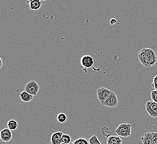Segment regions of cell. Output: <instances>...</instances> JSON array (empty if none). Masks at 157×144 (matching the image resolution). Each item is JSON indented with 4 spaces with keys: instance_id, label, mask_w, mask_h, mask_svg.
<instances>
[{
    "instance_id": "obj_1",
    "label": "cell",
    "mask_w": 157,
    "mask_h": 144,
    "mask_svg": "<svg viewBox=\"0 0 157 144\" xmlns=\"http://www.w3.org/2000/svg\"><path fill=\"white\" fill-rule=\"evenodd\" d=\"M138 59L142 65L146 68H151L157 62V55L151 48H143L139 52Z\"/></svg>"
},
{
    "instance_id": "obj_2",
    "label": "cell",
    "mask_w": 157,
    "mask_h": 144,
    "mask_svg": "<svg viewBox=\"0 0 157 144\" xmlns=\"http://www.w3.org/2000/svg\"><path fill=\"white\" fill-rule=\"evenodd\" d=\"M115 134L121 138H128L132 135V125L130 124L122 123L115 129Z\"/></svg>"
},
{
    "instance_id": "obj_3",
    "label": "cell",
    "mask_w": 157,
    "mask_h": 144,
    "mask_svg": "<svg viewBox=\"0 0 157 144\" xmlns=\"http://www.w3.org/2000/svg\"><path fill=\"white\" fill-rule=\"evenodd\" d=\"M39 90V85L35 81H29L25 86V90L33 96L37 95Z\"/></svg>"
},
{
    "instance_id": "obj_4",
    "label": "cell",
    "mask_w": 157,
    "mask_h": 144,
    "mask_svg": "<svg viewBox=\"0 0 157 144\" xmlns=\"http://www.w3.org/2000/svg\"><path fill=\"white\" fill-rule=\"evenodd\" d=\"M112 92V90L104 87L100 88L97 90V98L101 104L108 98Z\"/></svg>"
},
{
    "instance_id": "obj_5",
    "label": "cell",
    "mask_w": 157,
    "mask_h": 144,
    "mask_svg": "<svg viewBox=\"0 0 157 144\" xmlns=\"http://www.w3.org/2000/svg\"><path fill=\"white\" fill-rule=\"evenodd\" d=\"M145 109L151 117L157 118V103L153 100L148 101L145 104Z\"/></svg>"
},
{
    "instance_id": "obj_6",
    "label": "cell",
    "mask_w": 157,
    "mask_h": 144,
    "mask_svg": "<svg viewBox=\"0 0 157 144\" xmlns=\"http://www.w3.org/2000/svg\"><path fill=\"white\" fill-rule=\"evenodd\" d=\"M101 105L108 108H113L117 107L118 105V99L116 94L113 91H112V93L108 97V98Z\"/></svg>"
},
{
    "instance_id": "obj_7",
    "label": "cell",
    "mask_w": 157,
    "mask_h": 144,
    "mask_svg": "<svg viewBox=\"0 0 157 144\" xmlns=\"http://www.w3.org/2000/svg\"><path fill=\"white\" fill-rule=\"evenodd\" d=\"M80 63L82 66L85 69L90 68L94 66V58L89 55L83 56L80 59Z\"/></svg>"
},
{
    "instance_id": "obj_8",
    "label": "cell",
    "mask_w": 157,
    "mask_h": 144,
    "mask_svg": "<svg viewBox=\"0 0 157 144\" xmlns=\"http://www.w3.org/2000/svg\"><path fill=\"white\" fill-rule=\"evenodd\" d=\"M0 138L3 142H7L11 140L12 138V133L11 130L9 128L2 129L0 132Z\"/></svg>"
},
{
    "instance_id": "obj_9",
    "label": "cell",
    "mask_w": 157,
    "mask_h": 144,
    "mask_svg": "<svg viewBox=\"0 0 157 144\" xmlns=\"http://www.w3.org/2000/svg\"><path fill=\"white\" fill-rule=\"evenodd\" d=\"M63 135L62 131H57L53 133L51 137V143L52 144H61V138Z\"/></svg>"
},
{
    "instance_id": "obj_10",
    "label": "cell",
    "mask_w": 157,
    "mask_h": 144,
    "mask_svg": "<svg viewBox=\"0 0 157 144\" xmlns=\"http://www.w3.org/2000/svg\"><path fill=\"white\" fill-rule=\"evenodd\" d=\"M19 96L21 100L25 103H29L32 101L33 99V96L27 93L25 90L22 92L21 93L19 94Z\"/></svg>"
},
{
    "instance_id": "obj_11",
    "label": "cell",
    "mask_w": 157,
    "mask_h": 144,
    "mask_svg": "<svg viewBox=\"0 0 157 144\" xmlns=\"http://www.w3.org/2000/svg\"><path fill=\"white\" fill-rule=\"evenodd\" d=\"M122 142L121 139L118 135H111L106 140L107 144H122Z\"/></svg>"
},
{
    "instance_id": "obj_12",
    "label": "cell",
    "mask_w": 157,
    "mask_h": 144,
    "mask_svg": "<svg viewBox=\"0 0 157 144\" xmlns=\"http://www.w3.org/2000/svg\"><path fill=\"white\" fill-rule=\"evenodd\" d=\"M143 144H153L152 139V132H147L141 138Z\"/></svg>"
},
{
    "instance_id": "obj_13",
    "label": "cell",
    "mask_w": 157,
    "mask_h": 144,
    "mask_svg": "<svg viewBox=\"0 0 157 144\" xmlns=\"http://www.w3.org/2000/svg\"><path fill=\"white\" fill-rule=\"evenodd\" d=\"M29 3V7L33 11H37L42 6V2L40 0H36L31 2Z\"/></svg>"
},
{
    "instance_id": "obj_14",
    "label": "cell",
    "mask_w": 157,
    "mask_h": 144,
    "mask_svg": "<svg viewBox=\"0 0 157 144\" xmlns=\"http://www.w3.org/2000/svg\"><path fill=\"white\" fill-rule=\"evenodd\" d=\"M17 127L18 123L16 120L11 119L7 122V128H9L11 131L15 130L17 128Z\"/></svg>"
},
{
    "instance_id": "obj_15",
    "label": "cell",
    "mask_w": 157,
    "mask_h": 144,
    "mask_svg": "<svg viewBox=\"0 0 157 144\" xmlns=\"http://www.w3.org/2000/svg\"><path fill=\"white\" fill-rule=\"evenodd\" d=\"M67 115L64 113H59L57 116V120L58 122L60 123H64L67 120Z\"/></svg>"
},
{
    "instance_id": "obj_16",
    "label": "cell",
    "mask_w": 157,
    "mask_h": 144,
    "mask_svg": "<svg viewBox=\"0 0 157 144\" xmlns=\"http://www.w3.org/2000/svg\"><path fill=\"white\" fill-rule=\"evenodd\" d=\"M61 140L62 143L69 144L71 141V137L70 136V135H68V134H63Z\"/></svg>"
},
{
    "instance_id": "obj_17",
    "label": "cell",
    "mask_w": 157,
    "mask_h": 144,
    "mask_svg": "<svg viewBox=\"0 0 157 144\" xmlns=\"http://www.w3.org/2000/svg\"><path fill=\"white\" fill-rule=\"evenodd\" d=\"M89 144H101L97 135H93L89 140Z\"/></svg>"
},
{
    "instance_id": "obj_18",
    "label": "cell",
    "mask_w": 157,
    "mask_h": 144,
    "mask_svg": "<svg viewBox=\"0 0 157 144\" xmlns=\"http://www.w3.org/2000/svg\"><path fill=\"white\" fill-rule=\"evenodd\" d=\"M72 144H89V141L85 138H79L73 141Z\"/></svg>"
},
{
    "instance_id": "obj_19",
    "label": "cell",
    "mask_w": 157,
    "mask_h": 144,
    "mask_svg": "<svg viewBox=\"0 0 157 144\" xmlns=\"http://www.w3.org/2000/svg\"><path fill=\"white\" fill-rule=\"evenodd\" d=\"M101 133L103 136L105 137H109L110 136H111V132L110 131L109 129L106 128V127H104L101 129Z\"/></svg>"
},
{
    "instance_id": "obj_20",
    "label": "cell",
    "mask_w": 157,
    "mask_h": 144,
    "mask_svg": "<svg viewBox=\"0 0 157 144\" xmlns=\"http://www.w3.org/2000/svg\"><path fill=\"white\" fill-rule=\"evenodd\" d=\"M151 100L157 103V90L151 91Z\"/></svg>"
},
{
    "instance_id": "obj_21",
    "label": "cell",
    "mask_w": 157,
    "mask_h": 144,
    "mask_svg": "<svg viewBox=\"0 0 157 144\" xmlns=\"http://www.w3.org/2000/svg\"><path fill=\"white\" fill-rule=\"evenodd\" d=\"M151 87L154 88L155 90H157V75L154 77L151 84Z\"/></svg>"
},
{
    "instance_id": "obj_22",
    "label": "cell",
    "mask_w": 157,
    "mask_h": 144,
    "mask_svg": "<svg viewBox=\"0 0 157 144\" xmlns=\"http://www.w3.org/2000/svg\"><path fill=\"white\" fill-rule=\"evenodd\" d=\"M152 139L153 144H157V132H152Z\"/></svg>"
},
{
    "instance_id": "obj_23",
    "label": "cell",
    "mask_w": 157,
    "mask_h": 144,
    "mask_svg": "<svg viewBox=\"0 0 157 144\" xmlns=\"http://www.w3.org/2000/svg\"><path fill=\"white\" fill-rule=\"evenodd\" d=\"M117 22V21L116 20V19H115V18H112V19L110 20V24H112V25H114Z\"/></svg>"
},
{
    "instance_id": "obj_24",
    "label": "cell",
    "mask_w": 157,
    "mask_h": 144,
    "mask_svg": "<svg viewBox=\"0 0 157 144\" xmlns=\"http://www.w3.org/2000/svg\"><path fill=\"white\" fill-rule=\"evenodd\" d=\"M36 1V0H28L27 2H28V3H30V2H32V1Z\"/></svg>"
},
{
    "instance_id": "obj_25",
    "label": "cell",
    "mask_w": 157,
    "mask_h": 144,
    "mask_svg": "<svg viewBox=\"0 0 157 144\" xmlns=\"http://www.w3.org/2000/svg\"><path fill=\"white\" fill-rule=\"evenodd\" d=\"M0 60H1V68L2 66V60L1 59V58H0Z\"/></svg>"
},
{
    "instance_id": "obj_26",
    "label": "cell",
    "mask_w": 157,
    "mask_h": 144,
    "mask_svg": "<svg viewBox=\"0 0 157 144\" xmlns=\"http://www.w3.org/2000/svg\"><path fill=\"white\" fill-rule=\"evenodd\" d=\"M61 144H65V143H61Z\"/></svg>"
},
{
    "instance_id": "obj_27",
    "label": "cell",
    "mask_w": 157,
    "mask_h": 144,
    "mask_svg": "<svg viewBox=\"0 0 157 144\" xmlns=\"http://www.w3.org/2000/svg\"><path fill=\"white\" fill-rule=\"evenodd\" d=\"M42 1H46V0H42Z\"/></svg>"
},
{
    "instance_id": "obj_28",
    "label": "cell",
    "mask_w": 157,
    "mask_h": 144,
    "mask_svg": "<svg viewBox=\"0 0 157 144\" xmlns=\"http://www.w3.org/2000/svg\"><path fill=\"white\" fill-rule=\"evenodd\" d=\"M50 1H53V0H50Z\"/></svg>"
}]
</instances>
